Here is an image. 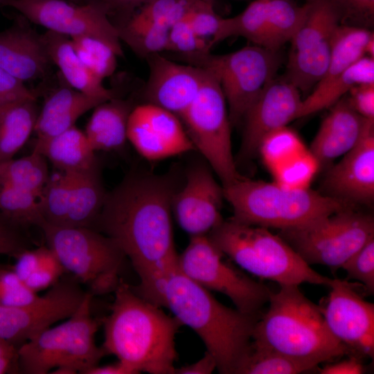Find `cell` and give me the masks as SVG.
<instances>
[{"label":"cell","instance_id":"6da1fadb","mask_svg":"<svg viewBox=\"0 0 374 374\" xmlns=\"http://www.w3.org/2000/svg\"><path fill=\"white\" fill-rule=\"evenodd\" d=\"M177 189L171 173H130L107 193L91 226L117 243L138 275L178 260L171 219Z\"/></svg>","mask_w":374,"mask_h":374},{"label":"cell","instance_id":"7a4b0ae2","mask_svg":"<svg viewBox=\"0 0 374 374\" xmlns=\"http://www.w3.org/2000/svg\"><path fill=\"white\" fill-rule=\"evenodd\" d=\"M114 292L110 313L103 320L105 355H114L137 373L175 374V336L181 323L121 278Z\"/></svg>","mask_w":374,"mask_h":374},{"label":"cell","instance_id":"3957f363","mask_svg":"<svg viewBox=\"0 0 374 374\" xmlns=\"http://www.w3.org/2000/svg\"><path fill=\"white\" fill-rule=\"evenodd\" d=\"M165 303L182 326H188L201 338L206 351L214 357L219 373L235 374L249 349L260 314H249L225 306L179 268L168 280Z\"/></svg>","mask_w":374,"mask_h":374},{"label":"cell","instance_id":"277c9868","mask_svg":"<svg viewBox=\"0 0 374 374\" xmlns=\"http://www.w3.org/2000/svg\"><path fill=\"white\" fill-rule=\"evenodd\" d=\"M267 303V312L255 324L253 344L319 364L354 355L331 333L321 306L308 299L299 285L271 291Z\"/></svg>","mask_w":374,"mask_h":374},{"label":"cell","instance_id":"5b68a950","mask_svg":"<svg viewBox=\"0 0 374 374\" xmlns=\"http://www.w3.org/2000/svg\"><path fill=\"white\" fill-rule=\"evenodd\" d=\"M234 220L247 225L284 230L299 227L337 211L356 208L308 188H290L242 177L223 187Z\"/></svg>","mask_w":374,"mask_h":374},{"label":"cell","instance_id":"8992f818","mask_svg":"<svg viewBox=\"0 0 374 374\" xmlns=\"http://www.w3.org/2000/svg\"><path fill=\"white\" fill-rule=\"evenodd\" d=\"M242 269L282 285L308 283L329 286L330 278L317 273L278 235L267 228L223 220L208 235Z\"/></svg>","mask_w":374,"mask_h":374},{"label":"cell","instance_id":"52a82bcc","mask_svg":"<svg viewBox=\"0 0 374 374\" xmlns=\"http://www.w3.org/2000/svg\"><path fill=\"white\" fill-rule=\"evenodd\" d=\"M87 292L77 310L64 322L49 327L19 347L20 371L26 374H86L105 353L95 341L98 321Z\"/></svg>","mask_w":374,"mask_h":374},{"label":"cell","instance_id":"ba28073f","mask_svg":"<svg viewBox=\"0 0 374 374\" xmlns=\"http://www.w3.org/2000/svg\"><path fill=\"white\" fill-rule=\"evenodd\" d=\"M178 55L181 61L210 72L217 79L232 126L243 121L251 104L276 77L282 62L278 51L254 44L222 55L210 51Z\"/></svg>","mask_w":374,"mask_h":374},{"label":"cell","instance_id":"9c48e42d","mask_svg":"<svg viewBox=\"0 0 374 374\" xmlns=\"http://www.w3.org/2000/svg\"><path fill=\"white\" fill-rule=\"evenodd\" d=\"M46 246L55 254L65 271L89 287L93 295L114 292L126 256L110 237L90 227H39Z\"/></svg>","mask_w":374,"mask_h":374},{"label":"cell","instance_id":"30bf717a","mask_svg":"<svg viewBox=\"0 0 374 374\" xmlns=\"http://www.w3.org/2000/svg\"><path fill=\"white\" fill-rule=\"evenodd\" d=\"M308 265H321L332 272L374 237L371 215L356 208L344 209L278 234Z\"/></svg>","mask_w":374,"mask_h":374},{"label":"cell","instance_id":"8fae6325","mask_svg":"<svg viewBox=\"0 0 374 374\" xmlns=\"http://www.w3.org/2000/svg\"><path fill=\"white\" fill-rule=\"evenodd\" d=\"M206 72L199 94L179 118L195 150L226 187L243 176L238 171L232 153L231 125L226 99L217 79Z\"/></svg>","mask_w":374,"mask_h":374},{"label":"cell","instance_id":"7c38bea8","mask_svg":"<svg viewBox=\"0 0 374 374\" xmlns=\"http://www.w3.org/2000/svg\"><path fill=\"white\" fill-rule=\"evenodd\" d=\"M208 235L190 237L184 251L178 255V268L188 278L210 291L226 296L236 309L260 315L268 302L271 290L254 280L230 261Z\"/></svg>","mask_w":374,"mask_h":374},{"label":"cell","instance_id":"4fadbf2b","mask_svg":"<svg viewBox=\"0 0 374 374\" xmlns=\"http://www.w3.org/2000/svg\"><path fill=\"white\" fill-rule=\"evenodd\" d=\"M305 19L291 42L284 76L307 92L321 80L328 64L332 39L341 24L330 0H310Z\"/></svg>","mask_w":374,"mask_h":374},{"label":"cell","instance_id":"5bb4252c","mask_svg":"<svg viewBox=\"0 0 374 374\" xmlns=\"http://www.w3.org/2000/svg\"><path fill=\"white\" fill-rule=\"evenodd\" d=\"M309 7L308 1L299 6L293 0H254L238 15L222 18L211 46L231 37H242L254 45L278 51L302 25Z\"/></svg>","mask_w":374,"mask_h":374},{"label":"cell","instance_id":"9a60e30c","mask_svg":"<svg viewBox=\"0 0 374 374\" xmlns=\"http://www.w3.org/2000/svg\"><path fill=\"white\" fill-rule=\"evenodd\" d=\"M1 6L18 11L48 30L70 38L90 36L109 44L118 56L123 55L117 26L100 3L78 4L66 0H3Z\"/></svg>","mask_w":374,"mask_h":374},{"label":"cell","instance_id":"2e32d148","mask_svg":"<svg viewBox=\"0 0 374 374\" xmlns=\"http://www.w3.org/2000/svg\"><path fill=\"white\" fill-rule=\"evenodd\" d=\"M325 307H321L333 336L362 359L374 356V305L365 301L357 285L332 279Z\"/></svg>","mask_w":374,"mask_h":374},{"label":"cell","instance_id":"e0dca14e","mask_svg":"<svg viewBox=\"0 0 374 374\" xmlns=\"http://www.w3.org/2000/svg\"><path fill=\"white\" fill-rule=\"evenodd\" d=\"M211 170L206 162L190 166L184 186L172 197V211L190 237L207 235L224 220L221 214L224 188Z\"/></svg>","mask_w":374,"mask_h":374},{"label":"cell","instance_id":"ac0fdd59","mask_svg":"<svg viewBox=\"0 0 374 374\" xmlns=\"http://www.w3.org/2000/svg\"><path fill=\"white\" fill-rule=\"evenodd\" d=\"M300 92L284 75L275 77L266 85L244 117L241 160L254 157L267 135L299 118L303 103Z\"/></svg>","mask_w":374,"mask_h":374},{"label":"cell","instance_id":"d6986e66","mask_svg":"<svg viewBox=\"0 0 374 374\" xmlns=\"http://www.w3.org/2000/svg\"><path fill=\"white\" fill-rule=\"evenodd\" d=\"M180 118L156 105L134 107L127 124V140L143 157L157 161L195 150Z\"/></svg>","mask_w":374,"mask_h":374},{"label":"cell","instance_id":"ffe728a7","mask_svg":"<svg viewBox=\"0 0 374 374\" xmlns=\"http://www.w3.org/2000/svg\"><path fill=\"white\" fill-rule=\"evenodd\" d=\"M322 193L356 206L374 199V119H368L357 143L327 172Z\"/></svg>","mask_w":374,"mask_h":374},{"label":"cell","instance_id":"44dd1931","mask_svg":"<svg viewBox=\"0 0 374 374\" xmlns=\"http://www.w3.org/2000/svg\"><path fill=\"white\" fill-rule=\"evenodd\" d=\"M149 76L145 98L150 103L179 118L199 94L207 72L201 68L177 63L157 53L145 59Z\"/></svg>","mask_w":374,"mask_h":374},{"label":"cell","instance_id":"7402d4cb","mask_svg":"<svg viewBox=\"0 0 374 374\" xmlns=\"http://www.w3.org/2000/svg\"><path fill=\"white\" fill-rule=\"evenodd\" d=\"M330 107L309 150L319 168L329 166L351 150L360 139L368 120L354 109L348 96Z\"/></svg>","mask_w":374,"mask_h":374},{"label":"cell","instance_id":"603a6c76","mask_svg":"<svg viewBox=\"0 0 374 374\" xmlns=\"http://www.w3.org/2000/svg\"><path fill=\"white\" fill-rule=\"evenodd\" d=\"M51 60L41 35L14 25L0 32V67L25 82L44 75Z\"/></svg>","mask_w":374,"mask_h":374},{"label":"cell","instance_id":"cb8c5ba5","mask_svg":"<svg viewBox=\"0 0 374 374\" xmlns=\"http://www.w3.org/2000/svg\"><path fill=\"white\" fill-rule=\"evenodd\" d=\"M72 87H61L46 98L38 114L35 130L37 139H46L74 126L84 113L105 102Z\"/></svg>","mask_w":374,"mask_h":374},{"label":"cell","instance_id":"d4e9b609","mask_svg":"<svg viewBox=\"0 0 374 374\" xmlns=\"http://www.w3.org/2000/svg\"><path fill=\"white\" fill-rule=\"evenodd\" d=\"M41 38L51 62L57 66L71 87L104 100L115 97L114 91L106 88L103 80L92 74L82 63L71 39L49 30Z\"/></svg>","mask_w":374,"mask_h":374},{"label":"cell","instance_id":"484cf974","mask_svg":"<svg viewBox=\"0 0 374 374\" xmlns=\"http://www.w3.org/2000/svg\"><path fill=\"white\" fill-rule=\"evenodd\" d=\"M133 108L131 103L114 97L93 109L84 132L95 152L119 150L124 147Z\"/></svg>","mask_w":374,"mask_h":374},{"label":"cell","instance_id":"4316f807","mask_svg":"<svg viewBox=\"0 0 374 374\" xmlns=\"http://www.w3.org/2000/svg\"><path fill=\"white\" fill-rule=\"evenodd\" d=\"M34 150L60 171L82 172L98 168L95 151L84 132L75 125L46 139H37Z\"/></svg>","mask_w":374,"mask_h":374},{"label":"cell","instance_id":"83f0119b","mask_svg":"<svg viewBox=\"0 0 374 374\" xmlns=\"http://www.w3.org/2000/svg\"><path fill=\"white\" fill-rule=\"evenodd\" d=\"M68 173L71 181V202L65 226L91 228L107 193L100 181L98 168L87 172Z\"/></svg>","mask_w":374,"mask_h":374},{"label":"cell","instance_id":"f1b7e54d","mask_svg":"<svg viewBox=\"0 0 374 374\" xmlns=\"http://www.w3.org/2000/svg\"><path fill=\"white\" fill-rule=\"evenodd\" d=\"M371 82H374V58L364 55L328 84L315 87L303 100L299 118L330 107L353 87Z\"/></svg>","mask_w":374,"mask_h":374},{"label":"cell","instance_id":"f546056e","mask_svg":"<svg viewBox=\"0 0 374 374\" xmlns=\"http://www.w3.org/2000/svg\"><path fill=\"white\" fill-rule=\"evenodd\" d=\"M36 100L3 106L0 114V162L13 159L35 130L38 114Z\"/></svg>","mask_w":374,"mask_h":374},{"label":"cell","instance_id":"4dcf8cb0","mask_svg":"<svg viewBox=\"0 0 374 374\" xmlns=\"http://www.w3.org/2000/svg\"><path fill=\"white\" fill-rule=\"evenodd\" d=\"M373 35L371 29L340 24L332 39L327 69L315 87L328 84L364 56L367 43Z\"/></svg>","mask_w":374,"mask_h":374},{"label":"cell","instance_id":"1f68e13d","mask_svg":"<svg viewBox=\"0 0 374 374\" xmlns=\"http://www.w3.org/2000/svg\"><path fill=\"white\" fill-rule=\"evenodd\" d=\"M117 28L120 39L142 58L168 51L169 28L139 12Z\"/></svg>","mask_w":374,"mask_h":374},{"label":"cell","instance_id":"d6a6232c","mask_svg":"<svg viewBox=\"0 0 374 374\" xmlns=\"http://www.w3.org/2000/svg\"><path fill=\"white\" fill-rule=\"evenodd\" d=\"M316 362L290 357L252 343L235 374H297L318 367Z\"/></svg>","mask_w":374,"mask_h":374},{"label":"cell","instance_id":"836d02e7","mask_svg":"<svg viewBox=\"0 0 374 374\" xmlns=\"http://www.w3.org/2000/svg\"><path fill=\"white\" fill-rule=\"evenodd\" d=\"M45 159L33 149L28 156L0 162V179L39 199L50 177Z\"/></svg>","mask_w":374,"mask_h":374},{"label":"cell","instance_id":"e575fe53","mask_svg":"<svg viewBox=\"0 0 374 374\" xmlns=\"http://www.w3.org/2000/svg\"><path fill=\"white\" fill-rule=\"evenodd\" d=\"M0 214L19 227L45 222L35 195L1 179Z\"/></svg>","mask_w":374,"mask_h":374},{"label":"cell","instance_id":"d590c367","mask_svg":"<svg viewBox=\"0 0 374 374\" xmlns=\"http://www.w3.org/2000/svg\"><path fill=\"white\" fill-rule=\"evenodd\" d=\"M71 202V181L68 172L60 171L49 177L39 197L44 223L66 226Z\"/></svg>","mask_w":374,"mask_h":374},{"label":"cell","instance_id":"8d00e7d4","mask_svg":"<svg viewBox=\"0 0 374 374\" xmlns=\"http://www.w3.org/2000/svg\"><path fill=\"white\" fill-rule=\"evenodd\" d=\"M73 48L85 66L98 78L103 80L116 70V51L105 42L90 36L71 38Z\"/></svg>","mask_w":374,"mask_h":374},{"label":"cell","instance_id":"74e56055","mask_svg":"<svg viewBox=\"0 0 374 374\" xmlns=\"http://www.w3.org/2000/svg\"><path fill=\"white\" fill-rule=\"evenodd\" d=\"M305 150L299 136L286 126L267 135L262 141L258 153L272 172Z\"/></svg>","mask_w":374,"mask_h":374},{"label":"cell","instance_id":"f35d334b","mask_svg":"<svg viewBox=\"0 0 374 374\" xmlns=\"http://www.w3.org/2000/svg\"><path fill=\"white\" fill-rule=\"evenodd\" d=\"M319 166L306 150L272 171L277 183L290 188H308Z\"/></svg>","mask_w":374,"mask_h":374},{"label":"cell","instance_id":"ab89813d","mask_svg":"<svg viewBox=\"0 0 374 374\" xmlns=\"http://www.w3.org/2000/svg\"><path fill=\"white\" fill-rule=\"evenodd\" d=\"M204 0H150L138 11L168 28L187 17Z\"/></svg>","mask_w":374,"mask_h":374},{"label":"cell","instance_id":"60d3db41","mask_svg":"<svg viewBox=\"0 0 374 374\" xmlns=\"http://www.w3.org/2000/svg\"><path fill=\"white\" fill-rule=\"evenodd\" d=\"M346 279L359 281L369 294L374 292V237L368 240L342 266Z\"/></svg>","mask_w":374,"mask_h":374},{"label":"cell","instance_id":"b9f144b4","mask_svg":"<svg viewBox=\"0 0 374 374\" xmlns=\"http://www.w3.org/2000/svg\"><path fill=\"white\" fill-rule=\"evenodd\" d=\"M39 296L29 288L12 269L0 267V306L19 308L28 305Z\"/></svg>","mask_w":374,"mask_h":374},{"label":"cell","instance_id":"7bdbcfd3","mask_svg":"<svg viewBox=\"0 0 374 374\" xmlns=\"http://www.w3.org/2000/svg\"><path fill=\"white\" fill-rule=\"evenodd\" d=\"M39 249V259L35 270L24 282L35 292L48 289L55 285L64 273L55 254L48 246Z\"/></svg>","mask_w":374,"mask_h":374},{"label":"cell","instance_id":"ee69618b","mask_svg":"<svg viewBox=\"0 0 374 374\" xmlns=\"http://www.w3.org/2000/svg\"><path fill=\"white\" fill-rule=\"evenodd\" d=\"M211 48L210 39L198 36L192 29L187 17L169 28L167 51L184 55L208 52Z\"/></svg>","mask_w":374,"mask_h":374},{"label":"cell","instance_id":"f6af8a7d","mask_svg":"<svg viewBox=\"0 0 374 374\" xmlns=\"http://www.w3.org/2000/svg\"><path fill=\"white\" fill-rule=\"evenodd\" d=\"M340 24L371 29L374 23V0H330Z\"/></svg>","mask_w":374,"mask_h":374},{"label":"cell","instance_id":"bcb514c9","mask_svg":"<svg viewBox=\"0 0 374 374\" xmlns=\"http://www.w3.org/2000/svg\"><path fill=\"white\" fill-rule=\"evenodd\" d=\"M187 18L198 36L211 39L218 30L222 17L215 12L213 0H204L188 15Z\"/></svg>","mask_w":374,"mask_h":374},{"label":"cell","instance_id":"7dc6e473","mask_svg":"<svg viewBox=\"0 0 374 374\" xmlns=\"http://www.w3.org/2000/svg\"><path fill=\"white\" fill-rule=\"evenodd\" d=\"M30 248V242L13 224L0 214V255L15 257L22 251Z\"/></svg>","mask_w":374,"mask_h":374},{"label":"cell","instance_id":"c3c4849f","mask_svg":"<svg viewBox=\"0 0 374 374\" xmlns=\"http://www.w3.org/2000/svg\"><path fill=\"white\" fill-rule=\"evenodd\" d=\"M25 100H36L24 82L0 67V106Z\"/></svg>","mask_w":374,"mask_h":374},{"label":"cell","instance_id":"681fc988","mask_svg":"<svg viewBox=\"0 0 374 374\" xmlns=\"http://www.w3.org/2000/svg\"><path fill=\"white\" fill-rule=\"evenodd\" d=\"M348 93L354 109L365 118L374 119V82L357 84Z\"/></svg>","mask_w":374,"mask_h":374},{"label":"cell","instance_id":"f907efd6","mask_svg":"<svg viewBox=\"0 0 374 374\" xmlns=\"http://www.w3.org/2000/svg\"><path fill=\"white\" fill-rule=\"evenodd\" d=\"M16 262L12 267V270L17 276L25 282L26 279L35 270L39 259V249H26L15 257Z\"/></svg>","mask_w":374,"mask_h":374},{"label":"cell","instance_id":"816d5d0a","mask_svg":"<svg viewBox=\"0 0 374 374\" xmlns=\"http://www.w3.org/2000/svg\"><path fill=\"white\" fill-rule=\"evenodd\" d=\"M19 347L8 340L0 338V374L20 371Z\"/></svg>","mask_w":374,"mask_h":374},{"label":"cell","instance_id":"f5cc1de1","mask_svg":"<svg viewBox=\"0 0 374 374\" xmlns=\"http://www.w3.org/2000/svg\"><path fill=\"white\" fill-rule=\"evenodd\" d=\"M362 359L351 355L346 359L329 363L318 370L321 374H362L365 372V366Z\"/></svg>","mask_w":374,"mask_h":374},{"label":"cell","instance_id":"db71d44e","mask_svg":"<svg viewBox=\"0 0 374 374\" xmlns=\"http://www.w3.org/2000/svg\"><path fill=\"white\" fill-rule=\"evenodd\" d=\"M216 367L214 357L206 351L204 355L196 362L175 368V374H210Z\"/></svg>","mask_w":374,"mask_h":374},{"label":"cell","instance_id":"11a10c76","mask_svg":"<svg viewBox=\"0 0 374 374\" xmlns=\"http://www.w3.org/2000/svg\"><path fill=\"white\" fill-rule=\"evenodd\" d=\"M104 6L108 13L111 11H131L134 8L141 6L150 0H90Z\"/></svg>","mask_w":374,"mask_h":374},{"label":"cell","instance_id":"9f6ffc18","mask_svg":"<svg viewBox=\"0 0 374 374\" xmlns=\"http://www.w3.org/2000/svg\"><path fill=\"white\" fill-rule=\"evenodd\" d=\"M86 374H137V373L126 364L118 362L104 365L96 366L87 371Z\"/></svg>","mask_w":374,"mask_h":374},{"label":"cell","instance_id":"6f0895ef","mask_svg":"<svg viewBox=\"0 0 374 374\" xmlns=\"http://www.w3.org/2000/svg\"><path fill=\"white\" fill-rule=\"evenodd\" d=\"M66 1H71V2H78L80 0H66Z\"/></svg>","mask_w":374,"mask_h":374},{"label":"cell","instance_id":"680465c9","mask_svg":"<svg viewBox=\"0 0 374 374\" xmlns=\"http://www.w3.org/2000/svg\"><path fill=\"white\" fill-rule=\"evenodd\" d=\"M2 107H3V106H0V114H1V110H2Z\"/></svg>","mask_w":374,"mask_h":374},{"label":"cell","instance_id":"91938a15","mask_svg":"<svg viewBox=\"0 0 374 374\" xmlns=\"http://www.w3.org/2000/svg\"><path fill=\"white\" fill-rule=\"evenodd\" d=\"M2 1L3 0H0V6H1Z\"/></svg>","mask_w":374,"mask_h":374},{"label":"cell","instance_id":"94428289","mask_svg":"<svg viewBox=\"0 0 374 374\" xmlns=\"http://www.w3.org/2000/svg\"><path fill=\"white\" fill-rule=\"evenodd\" d=\"M305 1H310V0H305Z\"/></svg>","mask_w":374,"mask_h":374}]
</instances>
